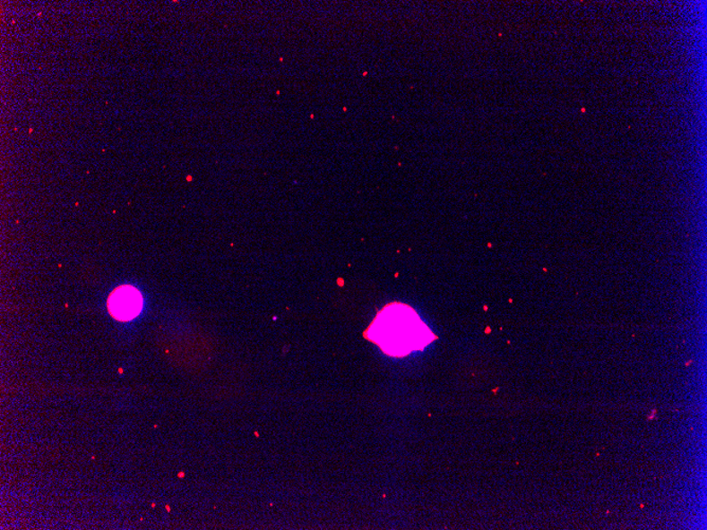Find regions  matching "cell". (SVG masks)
Masks as SVG:
<instances>
[{"label": "cell", "mask_w": 707, "mask_h": 530, "mask_svg": "<svg viewBox=\"0 0 707 530\" xmlns=\"http://www.w3.org/2000/svg\"><path fill=\"white\" fill-rule=\"evenodd\" d=\"M367 340L390 357L402 358L423 351L436 340L418 313L404 303L393 302L378 312L365 331Z\"/></svg>", "instance_id": "1"}, {"label": "cell", "mask_w": 707, "mask_h": 530, "mask_svg": "<svg viewBox=\"0 0 707 530\" xmlns=\"http://www.w3.org/2000/svg\"><path fill=\"white\" fill-rule=\"evenodd\" d=\"M108 306L109 313L118 321H131L142 311V295L135 287L124 285L109 295Z\"/></svg>", "instance_id": "2"}, {"label": "cell", "mask_w": 707, "mask_h": 530, "mask_svg": "<svg viewBox=\"0 0 707 530\" xmlns=\"http://www.w3.org/2000/svg\"><path fill=\"white\" fill-rule=\"evenodd\" d=\"M657 413H658V411L656 409H653L651 411V415L647 416V421L651 422V421H653V419H656L657 418Z\"/></svg>", "instance_id": "3"}]
</instances>
